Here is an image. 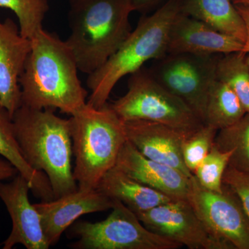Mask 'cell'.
<instances>
[{
  "label": "cell",
  "instance_id": "obj_1",
  "mask_svg": "<svg viewBox=\"0 0 249 249\" xmlns=\"http://www.w3.org/2000/svg\"><path fill=\"white\" fill-rule=\"evenodd\" d=\"M30 40V53L19 79L22 105L73 115L86 105L88 95L73 52L66 41L43 28Z\"/></svg>",
  "mask_w": 249,
  "mask_h": 249
},
{
  "label": "cell",
  "instance_id": "obj_2",
  "mask_svg": "<svg viewBox=\"0 0 249 249\" xmlns=\"http://www.w3.org/2000/svg\"><path fill=\"white\" fill-rule=\"evenodd\" d=\"M53 111L22 105L14 113L13 121L24 159L33 169L45 174L56 199L76 191L78 185L72 166L70 120Z\"/></svg>",
  "mask_w": 249,
  "mask_h": 249
},
{
  "label": "cell",
  "instance_id": "obj_3",
  "mask_svg": "<svg viewBox=\"0 0 249 249\" xmlns=\"http://www.w3.org/2000/svg\"><path fill=\"white\" fill-rule=\"evenodd\" d=\"M130 0H70L66 42L78 70L91 74L119 49L132 32Z\"/></svg>",
  "mask_w": 249,
  "mask_h": 249
},
{
  "label": "cell",
  "instance_id": "obj_4",
  "mask_svg": "<svg viewBox=\"0 0 249 249\" xmlns=\"http://www.w3.org/2000/svg\"><path fill=\"white\" fill-rule=\"evenodd\" d=\"M181 12V0H168L154 14L142 18L115 53L88 75L87 86L91 93L87 103L103 107L121 78L138 71L149 60L166 55L170 28Z\"/></svg>",
  "mask_w": 249,
  "mask_h": 249
},
{
  "label": "cell",
  "instance_id": "obj_5",
  "mask_svg": "<svg viewBox=\"0 0 249 249\" xmlns=\"http://www.w3.org/2000/svg\"><path fill=\"white\" fill-rule=\"evenodd\" d=\"M69 120L78 188L96 189L127 141L124 122L108 103L101 108L86 103Z\"/></svg>",
  "mask_w": 249,
  "mask_h": 249
},
{
  "label": "cell",
  "instance_id": "obj_6",
  "mask_svg": "<svg viewBox=\"0 0 249 249\" xmlns=\"http://www.w3.org/2000/svg\"><path fill=\"white\" fill-rule=\"evenodd\" d=\"M109 106L123 121L159 123L186 137L204 124L186 103L165 89L143 67L130 74L127 93Z\"/></svg>",
  "mask_w": 249,
  "mask_h": 249
},
{
  "label": "cell",
  "instance_id": "obj_7",
  "mask_svg": "<svg viewBox=\"0 0 249 249\" xmlns=\"http://www.w3.org/2000/svg\"><path fill=\"white\" fill-rule=\"evenodd\" d=\"M69 236L77 238L76 249H176L178 242L147 229L137 214L121 201L114 200L111 213L98 222L80 221L69 228Z\"/></svg>",
  "mask_w": 249,
  "mask_h": 249
},
{
  "label": "cell",
  "instance_id": "obj_8",
  "mask_svg": "<svg viewBox=\"0 0 249 249\" xmlns=\"http://www.w3.org/2000/svg\"><path fill=\"white\" fill-rule=\"evenodd\" d=\"M217 55L169 53L150 69L165 89L181 99L204 124L210 88L217 79Z\"/></svg>",
  "mask_w": 249,
  "mask_h": 249
},
{
  "label": "cell",
  "instance_id": "obj_9",
  "mask_svg": "<svg viewBox=\"0 0 249 249\" xmlns=\"http://www.w3.org/2000/svg\"><path fill=\"white\" fill-rule=\"evenodd\" d=\"M187 200L208 229L234 249H249V219L235 193L223 183L222 191H210L190 178Z\"/></svg>",
  "mask_w": 249,
  "mask_h": 249
},
{
  "label": "cell",
  "instance_id": "obj_10",
  "mask_svg": "<svg viewBox=\"0 0 249 249\" xmlns=\"http://www.w3.org/2000/svg\"><path fill=\"white\" fill-rule=\"evenodd\" d=\"M137 217L149 230L190 249H234L210 231L187 199H173Z\"/></svg>",
  "mask_w": 249,
  "mask_h": 249
},
{
  "label": "cell",
  "instance_id": "obj_11",
  "mask_svg": "<svg viewBox=\"0 0 249 249\" xmlns=\"http://www.w3.org/2000/svg\"><path fill=\"white\" fill-rule=\"evenodd\" d=\"M30 185L18 173L11 181L0 182V199L4 203L12 221L9 237L2 242L3 249L22 245L27 249L50 248L46 240L40 213L29 200Z\"/></svg>",
  "mask_w": 249,
  "mask_h": 249
},
{
  "label": "cell",
  "instance_id": "obj_12",
  "mask_svg": "<svg viewBox=\"0 0 249 249\" xmlns=\"http://www.w3.org/2000/svg\"><path fill=\"white\" fill-rule=\"evenodd\" d=\"M114 200L98 189L81 190L51 201L34 204L40 213L41 224L47 242L55 245L77 219L84 214L112 209Z\"/></svg>",
  "mask_w": 249,
  "mask_h": 249
},
{
  "label": "cell",
  "instance_id": "obj_13",
  "mask_svg": "<svg viewBox=\"0 0 249 249\" xmlns=\"http://www.w3.org/2000/svg\"><path fill=\"white\" fill-rule=\"evenodd\" d=\"M245 44L235 37L181 12L170 28L167 53L209 56L243 52Z\"/></svg>",
  "mask_w": 249,
  "mask_h": 249
},
{
  "label": "cell",
  "instance_id": "obj_14",
  "mask_svg": "<svg viewBox=\"0 0 249 249\" xmlns=\"http://www.w3.org/2000/svg\"><path fill=\"white\" fill-rule=\"evenodd\" d=\"M31 49V40L12 19L0 20V105L12 117L22 106L19 79Z\"/></svg>",
  "mask_w": 249,
  "mask_h": 249
},
{
  "label": "cell",
  "instance_id": "obj_15",
  "mask_svg": "<svg viewBox=\"0 0 249 249\" xmlns=\"http://www.w3.org/2000/svg\"><path fill=\"white\" fill-rule=\"evenodd\" d=\"M126 137L142 155L193 176L183 162L184 136L165 124L152 121H124Z\"/></svg>",
  "mask_w": 249,
  "mask_h": 249
},
{
  "label": "cell",
  "instance_id": "obj_16",
  "mask_svg": "<svg viewBox=\"0 0 249 249\" xmlns=\"http://www.w3.org/2000/svg\"><path fill=\"white\" fill-rule=\"evenodd\" d=\"M115 166L139 182L172 199H187L191 177L147 158L127 140L121 148Z\"/></svg>",
  "mask_w": 249,
  "mask_h": 249
},
{
  "label": "cell",
  "instance_id": "obj_17",
  "mask_svg": "<svg viewBox=\"0 0 249 249\" xmlns=\"http://www.w3.org/2000/svg\"><path fill=\"white\" fill-rule=\"evenodd\" d=\"M96 189L112 200L121 201L137 215L173 199L139 182L116 166L103 176Z\"/></svg>",
  "mask_w": 249,
  "mask_h": 249
},
{
  "label": "cell",
  "instance_id": "obj_18",
  "mask_svg": "<svg viewBox=\"0 0 249 249\" xmlns=\"http://www.w3.org/2000/svg\"><path fill=\"white\" fill-rule=\"evenodd\" d=\"M0 155L9 160L18 173L27 178L31 191L41 201L54 199L49 178L42 172L33 169L24 159L15 134L13 117L6 108L0 105Z\"/></svg>",
  "mask_w": 249,
  "mask_h": 249
},
{
  "label": "cell",
  "instance_id": "obj_19",
  "mask_svg": "<svg viewBox=\"0 0 249 249\" xmlns=\"http://www.w3.org/2000/svg\"><path fill=\"white\" fill-rule=\"evenodd\" d=\"M181 12L245 43V23L231 0H181Z\"/></svg>",
  "mask_w": 249,
  "mask_h": 249
},
{
  "label": "cell",
  "instance_id": "obj_20",
  "mask_svg": "<svg viewBox=\"0 0 249 249\" xmlns=\"http://www.w3.org/2000/svg\"><path fill=\"white\" fill-rule=\"evenodd\" d=\"M246 114L245 107L233 90L217 78L210 88L204 124L220 130L236 124Z\"/></svg>",
  "mask_w": 249,
  "mask_h": 249
},
{
  "label": "cell",
  "instance_id": "obj_21",
  "mask_svg": "<svg viewBox=\"0 0 249 249\" xmlns=\"http://www.w3.org/2000/svg\"><path fill=\"white\" fill-rule=\"evenodd\" d=\"M214 144L224 151H231L229 165L249 174V114L230 127L218 131Z\"/></svg>",
  "mask_w": 249,
  "mask_h": 249
},
{
  "label": "cell",
  "instance_id": "obj_22",
  "mask_svg": "<svg viewBox=\"0 0 249 249\" xmlns=\"http://www.w3.org/2000/svg\"><path fill=\"white\" fill-rule=\"evenodd\" d=\"M218 79L227 83L249 114V65L247 54L235 52L223 55L217 62Z\"/></svg>",
  "mask_w": 249,
  "mask_h": 249
},
{
  "label": "cell",
  "instance_id": "obj_23",
  "mask_svg": "<svg viewBox=\"0 0 249 249\" xmlns=\"http://www.w3.org/2000/svg\"><path fill=\"white\" fill-rule=\"evenodd\" d=\"M0 7L16 15L21 34L29 39L43 28L42 22L49 9L47 0H0Z\"/></svg>",
  "mask_w": 249,
  "mask_h": 249
},
{
  "label": "cell",
  "instance_id": "obj_24",
  "mask_svg": "<svg viewBox=\"0 0 249 249\" xmlns=\"http://www.w3.org/2000/svg\"><path fill=\"white\" fill-rule=\"evenodd\" d=\"M231 151H224L214 144L193 173L198 182L210 191L221 192L223 176L230 162Z\"/></svg>",
  "mask_w": 249,
  "mask_h": 249
},
{
  "label": "cell",
  "instance_id": "obj_25",
  "mask_svg": "<svg viewBox=\"0 0 249 249\" xmlns=\"http://www.w3.org/2000/svg\"><path fill=\"white\" fill-rule=\"evenodd\" d=\"M218 131L213 126L204 124L189 137L183 139V162L193 175L213 146Z\"/></svg>",
  "mask_w": 249,
  "mask_h": 249
},
{
  "label": "cell",
  "instance_id": "obj_26",
  "mask_svg": "<svg viewBox=\"0 0 249 249\" xmlns=\"http://www.w3.org/2000/svg\"><path fill=\"white\" fill-rule=\"evenodd\" d=\"M223 183L235 193L249 219V174L228 165L223 176Z\"/></svg>",
  "mask_w": 249,
  "mask_h": 249
},
{
  "label": "cell",
  "instance_id": "obj_27",
  "mask_svg": "<svg viewBox=\"0 0 249 249\" xmlns=\"http://www.w3.org/2000/svg\"><path fill=\"white\" fill-rule=\"evenodd\" d=\"M235 7L245 23L247 39H246L243 52L247 54V62L249 65V8L243 6H235Z\"/></svg>",
  "mask_w": 249,
  "mask_h": 249
},
{
  "label": "cell",
  "instance_id": "obj_28",
  "mask_svg": "<svg viewBox=\"0 0 249 249\" xmlns=\"http://www.w3.org/2000/svg\"><path fill=\"white\" fill-rule=\"evenodd\" d=\"M18 170L5 159H0V182L13 178L18 175Z\"/></svg>",
  "mask_w": 249,
  "mask_h": 249
},
{
  "label": "cell",
  "instance_id": "obj_29",
  "mask_svg": "<svg viewBox=\"0 0 249 249\" xmlns=\"http://www.w3.org/2000/svg\"><path fill=\"white\" fill-rule=\"evenodd\" d=\"M163 0H130L134 11L145 12Z\"/></svg>",
  "mask_w": 249,
  "mask_h": 249
},
{
  "label": "cell",
  "instance_id": "obj_30",
  "mask_svg": "<svg viewBox=\"0 0 249 249\" xmlns=\"http://www.w3.org/2000/svg\"><path fill=\"white\" fill-rule=\"evenodd\" d=\"M235 6H243L249 8V0H231Z\"/></svg>",
  "mask_w": 249,
  "mask_h": 249
},
{
  "label": "cell",
  "instance_id": "obj_31",
  "mask_svg": "<svg viewBox=\"0 0 249 249\" xmlns=\"http://www.w3.org/2000/svg\"><path fill=\"white\" fill-rule=\"evenodd\" d=\"M0 231H1V229H0Z\"/></svg>",
  "mask_w": 249,
  "mask_h": 249
}]
</instances>
